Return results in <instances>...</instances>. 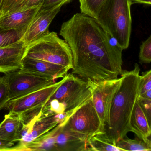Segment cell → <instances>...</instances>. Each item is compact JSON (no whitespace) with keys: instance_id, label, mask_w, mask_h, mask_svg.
Returning a JSON list of instances; mask_svg holds the SVG:
<instances>
[{"instance_id":"obj_1","label":"cell","mask_w":151,"mask_h":151,"mask_svg":"<svg viewBox=\"0 0 151 151\" xmlns=\"http://www.w3.org/2000/svg\"><path fill=\"white\" fill-rule=\"evenodd\" d=\"M60 35L71 50V73L89 83L120 76L123 50L96 19L76 13L63 23Z\"/></svg>"},{"instance_id":"obj_2","label":"cell","mask_w":151,"mask_h":151,"mask_svg":"<svg viewBox=\"0 0 151 151\" xmlns=\"http://www.w3.org/2000/svg\"><path fill=\"white\" fill-rule=\"evenodd\" d=\"M140 68L136 63L130 71L122 70L121 83L115 95L105 131L116 145L129 132L130 118L138 95Z\"/></svg>"},{"instance_id":"obj_3","label":"cell","mask_w":151,"mask_h":151,"mask_svg":"<svg viewBox=\"0 0 151 151\" xmlns=\"http://www.w3.org/2000/svg\"><path fill=\"white\" fill-rule=\"evenodd\" d=\"M62 79L60 85L43 107V111L63 115L66 119L91 97V87L89 83L71 73Z\"/></svg>"},{"instance_id":"obj_4","label":"cell","mask_w":151,"mask_h":151,"mask_svg":"<svg viewBox=\"0 0 151 151\" xmlns=\"http://www.w3.org/2000/svg\"><path fill=\"white\" fill-rule=\"evenodd\" d=\"M131 5L130 0H106L96 19L123 50L129 45Z\"/></svg>"},{"instance_id":"obj_5","label":"cell","mask_w":151,"mask_h":151,"mask_svg":"<svg viewBox=\"0 0 151 151\" xmlns=\"http://www.w3.org/2000/svg\"><path fill=\"white\" fill-rule=\"evenodd\" d=\"M24 57L54 63L69 70L73 68V58L69 46L54 32H49L27 46Z\"/></svg>"},{"instance_id":"obj_6","label":"cell","mask_w":151,"mask_h":151,"mask_svg":"<svg viewBox=\"0 0 151 151\" xmlns=\"http://www.w3.org/2000/svg\"><path fill=\"white\" fill-rule=\"evenodd\" d=\"M9 99H17L55 83L52 78L19 70L5 74Z\"/></svg>"},{"instance_id":"obj_7","label":"cell","mask_w":151,"mask_h":151,"mask_svg":"<svg viewBox=\"0 0 151 151\" xmlns=\"http://www.w3.org/2000/svg\"><path fill=\"white\" fill-rule=\"evenodd\" d=\"M63 79L52 84L17 99L10 100L5 109L17 116L34 113L43 108L62 83Z\"/></svg>"},{"instance_id":"obj_8","label":"cell","mask_w":151,"mask_h":151,"mask_svg":"<svg viewBox=\"0 0 151 151\" xmlns=\"http://www.w3.org/2000/svg\"><path fill=\"white\" fill-rule=\"evenodd\" d=\"M63 122L72 130L88 137L100 132H105L93 106L92 96Z\"/></svg>"},{"instance_id":"obj_9","label":"cell","mask_w":151,"mask_h":151,"mask_svg":"<svg viewBox=\"0 0 151 151\" xmlns=\"http://www.w3.org/2000/svg\"><path fill=\"white\" fill-rule=\"evenodd\" d=\"M121 80V77L90 83L93 106L99 115L102 129L104 131L109 122L111 105Z\"/></svg>"},{"instance_id":"obj_10","label":"cell","mask_w":151,"mask_h":151,"mask_svg":"<svg viewBox=\"0 0 151 151\" xmlns=\"http://www.w3.org/2000/svg\"><path fill=\"white\" fill-rule=\"evenodd\" d=\"M71 1L64 0L51 8H41L23 32L20 40L27 46L49 33V26L62 7Z\"/></svg>"},{"instance_id":"obj_11","label":"cell","mask_w":151,"mask_h":151,"mask_svg":"<svg viewBox=\"0 0 151 151\" xmlns=\"http://www.w3.org/2000/svg\"><path fill=\"white\" fill-rule=\"evenodd\" d=\"M88 136L70 129L64 122L59 124L55 151H86Z\"/></svg>"},{"instance_id":"obj_12","label":"cell","mask_w":151,"mask_h":151,"mask_svg":"<svg viewBox=\"0 0 151 151\" xmlns=\"http://www.w3.org/2000/svg\"><path fill=\"white\" fill-rule=\"evenodd\" d=\"M41 8L42 6L26 8L3 17L0 20V29L15 31L21 38L24 30Z\"/></svg>"},{"instance_id":"obj_13","label":"cell","mask_w":151,"mask_h":151,"mask_svg":"<svg viewBox=\"0 0 151 151\" xmlns=\"http://www.w3.org/2000/svg\"><path fill=\"white\" fill-rule=\"evenodd\" d=\"M26 47L20 40L10 45L0 47V72L6 74L21 69Z\"/></svg>"},{"instance_id":"obj_14","label":"cell","mask_w":151,"mask_h":151,"mask_svg":"<svg viewBox=\"0 0 151 151\" xmlns=\"http://www.w3.org/2000/svg\"><path fill=\"white\" fill-rule=\"evenodd\" d=\"M20 70L51 78L55 81L63 78L69 71L60 65L28 57H24Z\"/></svg>"},{"instance_id":"obj_15","label":"cell","mask_w":151,"mask_h":151,"mask_svg":"<svg viewBox=\"0 0 151 151\" xmlns=\"http://www.w3.org/2000/svg\"><path fill=\"white\" fill-rule=\"evenodd\" d=\"M62 122L57 114H42L35 122L30 132L18 141V145L12 146L9 151H23L26 145L52 129Z\"/></svg>"},{"instance_id":"obj_16","label":"cell","mask_w":151,"mask_h":151,"mask_svg":"<svg viewBox=\"0 0 151 151\" xmlns=\"http://www.w3.org/2000/svg\"><path fill=\"white\" fill-rule=\"evenodd\" d=\"M129 132H134L137 137L147 143H151V124L137 100L132 113L129 123Z\"/></svg>"},{"instance_id":"obj_17","label":"cell","mask_w":151,"mask_h":151,"mask_svg":"<svg viewBox=\"0 0 151 151\" xmlns=\"http://www.w3.org/2000/svg\"><path fill=\"white\" fill-rule=\"evenodd\" d=\"M21 126L22 122L18 116L9 113L6 115L0 123V139L12 143L18 141Z\"/></svg>"},{"instance_id":"obj_18","label":"cell","mask_w":151,"mask_h":151,"mask_svg":"<svg viewBox=\"0 0 151 151\" xmlns=\"http://www.w3.org/2000/svg\"><path fill=\"white\" fill-rule=\"evenodd\" d=\"M86 151H123L116 147L105 132H100L88 137Z\"/></svg>"},{"instance_id":"obj_19","label":"cell","mask_w":151,"mask_h":151,"mask_svg":"<svg viewBox=\"0 0 151 151\" xmlns=\"http://www.w3.org/2000/svg\"><path fill=\"white\" fill-rule=\"evenodd\" d=\"M59 124L54 128L26 145L23 151H54Z\"/></svg>"},{"instance_id":"obj_20","label":"cell","mask_w":151,"mask_h":151,"mask_svg":"<svg viewBox=\"0 0 151 151\" xmlns=\"http://www.w3.org/2000/svg\"><path fill=\"white\" fill-rule=\"evenodd\" d=\"M116 146L123 151H151V143H147L138 137L131 139L125 136L116 142Z\"/></svg>"},{"instance_id":"obj_21","label":"cell","mask_w":151,"mask_h":151,"mask_svg":"<svg viewBox=\"0 0 151 151\" xmlns=\"http://www.w3.org/2000/svg\"><path fill=\"white\" fill-rule=\"evenodd\" d=\"M106 0H79L81 13L96 19Z\"/></svg>"},{"instance_id":"obj_22","label":"cell","mask_w":151,"mask_h":151,"mask_svg":"<svg viewBox=\"0 0 151 151\" xmlns=\"http://www.w3.org/2000/svg\"><path fill=\"white\" fill-rule=\"evenodd\" d=\"M29 0H3L1 11V18L11 13L21 11L26 8Z\"/></svg>"},{"instance_id":"obj_23","label":"cell","mask_w":151,"mask_h":151,"mask_svg":"<svg viewBox=\"0 0 151 151\" xmlns=\"http://www.w3.org/2000/svg\"><path fill=\"white\" fill-rule=\"evenodd\" d=\"M138 97L151 99V70L140 76Z\"/></svg>"},{"instance_id":"obj_24","label":"cell","mask_w":151,"mask_h":151,"mask_svg":"<svg viewBox=\"0 0 151 151\" xmlns=\"http://www.w3.org/2000/svg\"><path fill=\"white\" fill-rule=\"evenodd\" d=\"M20 39L19 35L15 31H5L0 29V47L10 45Z\"/></svg>"},{"instance_id":"obj_25","label":"cell","mask_w":151,"mask_h":151,"mask_svg":"<svg viewBox=\"0 0 151 151\" xmlns=\"http://www.w3.org/2000/svg\"><path fill=\"white\" fill-rule=\"evenodd\" d=\"M9 100L8 83L6 76L5 75L0 77V110L5 108Z\"/></svg>"},{"instance_id":"obj_26","label":"cell","mask_w":151,"mask_h":151,"mask_svg":"<svg viewBox=\"0 0 151 151\" xmlns=\"http://www.w3.org/2000/svg\"><path fill=\"white\" fill-rule=\"evenodd\" d=\"M139 59L142 63H150L151 62V36L142 42L140 47Z\"/></svg>"},{"instance_id":"obj_27","label":"cell","mask_w":151,"mask_h":151,"mask_svg":"<svg viewBox=\"0 0 151 151\" xmlns=\"http://www.w3.org/2000/svg\"><path fill=\"white\" fill-rule=\"evenodd\" d=\"M138 100L143 109L149 123L151 124V99L138 97Z\"/></svg>"},{"instance_id":"obj_28","label":"cell","mask_w":151,"mask_h":151,"mask_svg":"<svg viewBox=\"0 0 151 151\" xmlns=\"http://www.w3.org/2000/svg\"><path fill=\"white\" fill-rule=\"evenodd\" d=\"M64 0H44L42 4V8H51L58 5Z\"/></svg>"},{"instance_id":"obj_29","label":"cell","mask_w":151,"mask_h":151,"mask_svg":"<svg viewBox=\"0 0 151 151\" xmlns=\"http://www.w3.org/2000/svg\"><path fill=\"white\" fill-rule=\"evenodd\" d=\"M14 144L0 139V151H9V148L14 145Z\"/></svg>"},{"instance_id":"obj_30","label":"cell","mask_w":151,"mask_h":151,"mask_svg":"<svg viewBox=\"0 0 151 151\" xmlns=\"http://www.w3.org/2000/svg\"><path fill=\"white\" fill-rule=\"evenodd\" d=\"M44 0H29L26 6V8L42 6Z\"/></svg>"},{"instance_id":"obj_31","label":"cell","mask_w":151,"mask_h":151,"mask_svg":"<svg viewBox=\"0 0 151 151\" xmlns=\"http://www.w3.org/2000/svg\"><path fill=\"white\" fill-rule=\"evenodd\" d=\"M132 5V4H141L146 6H150L151 5V0H130Z\"/></svg>"},{"instance_id":"obj_32","label":"cell","mask_w":151,"mask_h":151,"mask_svg":"<svg viewBox=\"0 0 151 151\" xmlns=\"http://www.w3.org/2000/svg\"><path fill=\"white\" fill-rule=\"evenodd\" d=\"M3 2V0H0V20H1V11Z\"/></svg>"},{"instance_id":"obj_33","label":"cell","mask_w":151,"mask_h":151,"mask_svg":"<svg viewBox=\"0 0 151 151\" xmlns=\"http://www.w3.org/2000/svg\"><path fill=\"white\" fill-rule=\"evenodd\" d=\"M0 77H1V76H0Z\"/></svg>"}]
</instances>
